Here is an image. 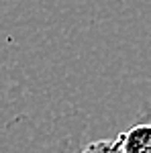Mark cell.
Instances as JSON below:
<instances>
[{
  "mask_svg": "<svg viewBox=\"0 0 151 153\" xmlns=\"http://www.w3.org/2000/svg\"><path fill=\"white\" fill-rule=\"evenodd\" d=\"M84 125L63 114H19L0 127V153H78Z\"/></svg>",
  "mask_w": 151,
  "mask_h": 153,
  "instance_id": "obj_1",
  "label": "cell"
},
{
  "mask_svg": "<svg viewBox=\"0 0 151 153\" xmlns=\"http://www.w3.org/2000/svg\"><path fill=\"white\" fill-rule=\"evenodd\" d=\"M116 139L123 153H151V123L139 118Z\"/></svg>",
  "mask_w": 151,
  "mask_h": 153,
  "instance_id": "obj_2",
  "label": "cell"
},
{
  "mask_svg": "<svg viewBox=\"0 0 151 153\" xmlns=\"http://www.w3.org/2000/svg\"><path fill=\"white\" fill-rule=\"evenodd\" d=\"M78 153H123L118 139H94L86 141Z\"/></svg>",
  "mask_w": 151,
  "mask_h": 153,
  "instance_id": "obj_3",
  "label": "cell"
},
{
  "mask_svg": "<svg viewBox=\"0 0 151 153\" xmlns=\"http://www.w3.org/2000/svg\"><path fill=\"white\" fill-rule=\"evenodd\" d=\"M139 118H141V120H149V123H151V104H145V108L141 110Z\"/></svg>",
  "mask_w": 151,
  "mask_h": 153,
  "instance_id": "obj_4",
  "label": "cell"
}]
</instances>
